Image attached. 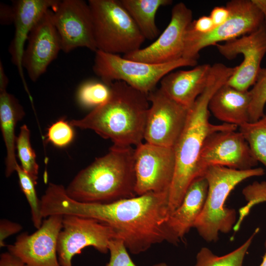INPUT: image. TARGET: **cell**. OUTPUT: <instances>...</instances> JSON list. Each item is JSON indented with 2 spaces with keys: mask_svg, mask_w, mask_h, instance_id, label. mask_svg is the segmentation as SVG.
Returning <instances> with one entry per match:
<instances>
[{
  "mask_svg": "<svg viewBox=\"0 0 266 266\" xmlns=\"http://www.w3.org/2000/svg\"><path fill=\"white\" fill-rule=\"evenodd\" d=\"M251 152L259 162L266 166V114L254 122H248L239 126Z\"/></svg>",
  "mask_w": 266,
  "mask_h": 266,
  "instance_id": "obj_25",
  "label": "cell"
},
{
  "mask_svg": "<svg viewBox=\"0 0 266 266\" xmlns=\"http://www.w3.org/2000/svg\"><path fill=\"white\" fill-rule=\"evenodd\" d=\"M225 58L232 60L241 54L242 62L236 66L226 84L238 90L247 91L255 83L261 69L262 61L266 54V25L255 32L216 45Z\"/></svg>",
  "mask_w": 266,
  "mask_h": 266,
  "instance_id": "obj_15",
  "label": "cell"
},
{
  "mask_svg": "<svg viewBox=\"0 0 266 266\" xmlns=\"http://www.w3.org/2000/svg\"><path fill=\"white\" fill-rule=\"evenodd\" d=\"M189 28L196 32L206 33L214 29V25L209 16H202L193 21Z\"/></svg>",
  "mask_w": 266,
  "mask_h": 266,
  "instance_id": "obj_34",
  "label": "cell"
},
{
  "mask_svg": "<svg viewBox=\"0 0 266 266\" xmlns=\"http://www.w3.org/2000/svg\"><path fill=\"white\" fill-rule=\"evenodd\" d=\"M252 1L263 14L265 24L266 25V0H252Z\"/></svg>",
  "mask_w": 266,
  "mask_h": 266,
  "instance_id": "obj_39",
  "label": "cell"
},
{
  "mask_svg": "<svg viewBox=\"0 0 266 266\" xmlns=\"http://www.w3.org/2000/svg\"><path fill=\"white\" fill-rule=\"evenodd\" d=\"M208 183L204 176L194 179L179 206L168 217L167 226L177 244L194 228L206 199Z\"/></svg>",
  "mask_w": 266,
  "mask_h": 266,
  "instance_id": "obj_20",
  "label": "cell"
},
{
  "mask_svg": "<svg viewBox=\"0 0 266 266\" xmlns=\"http://www.w3.org/2000/svg\"><path fill=\"white\" fill-rule=\"evenodd\" d=\"M0 266H25V265L19 259L8 251L0 255Z\"/></svg>",
  "mask_w": 266,
  "mask_h": 266,
  "instance_id": "obj_37",
  "label": "cell"
},
{
  "mask_svg": "<svg viewBox=\"0 0 266 266\" xmlns=\"http://www.w3.org/2000/svg\"><path fill=\"white\" fill-rule=\"evenodd\" d=\"M153 266H169L165 263H159L154 265Z\"/></svg>",
  "mask_w": 266,
  "mask_h": 266,
  "instance_id": "obj_41",
  "label": "cell"
},
{
  "mask_svg": "<svg viewBox=\"0 0 266 266\" xmlns=\"http://www.w3.org/2000/svg\"><path fill=\"white\" fill-rule=\"evenodd\" d=\"M169 192H149L108 203L77 201L64 187L50 194L46 203L48 215H75L95 219L109 226L132 254L144 252L153 245H176L166 224Z\"/></svg>",
  "mask_w": 266,
  "mask_h": 266,
  "instance_id": "obj_1",
  "label": "cell"
},
{
  "mask_svg": "<svg viewBox=\"0 0 266 266\" xmlns=\"http://www.w3.org/2000/svg\"><path fill=\"white\" fill-rule=\"evenodd\" d=\"M97 50L124 55L140 48L145 38L121 0H89Z\"/></svg>",
  "mask_w": 266,
  "mask_h": 266,
  "instance_id": "obj_6",
  "label": "cell"
},
{
  "mask_svg": "<svg viewBox=\"0 0 266 266\" xmlns=\"http://www.w3.org/2000/svg\"><path fill=\"white\" fill-rule=\"evenodd\" d=\"M259 230L257 228L240 246L223 256H218L209 248L202 247L196 255L195 266H242L245 256Z\"/></svg>",
  "mask_w": 266,
  "mask_h": 266,
  "instance_id": "obj_24",
  "label": "cell"
},
{
  "mask_svg": "<svg viewBox=\"0 0 266 266\" xmlns=\"http://www.w3.org/2000/svg\"><path fill=\"white\" fill-rule=\"evenodd\" d=\"M242 193L247 203L238 210V217L233 228L234 232L238 231L243 221L254 206L266 201V181H255L244 187Z\"/></svg>",
  "mask_w": 266,
  "mask_h": 266,
  "instance_id": "obj_29",
  "label": "cell"
},
{
  "mask_svg": "<svg viewBox=\"0 0 266 266\" xmlns=\"http://www.w3.org/2000/svg\"><path fill=\"white\" fill-rule=\"evenodd\" d=\"M58 0H16L12 2L14 10L15 33L9 51L13 64L16 66L24 88L30 99L32 97L25 79L23 57L25 44L29 34L43 15L53 8Z\"/></svg>",
  "mask_w": 266,
  "mask_h": 266,
  "instance_id": "obj_18",
  "label": "cell"
},
{
  "mask_svg": "<svg viewBox=\"0 0 266 266\" xmlns=\"http://www.w3.org/2000/svg\"><path fill=\"white\" fill-rule=\"evenodd\" d=\"M25 266H29L25 265Z\"/></svg>",
  "mask_w": 266,
  "mask_h": 266,
  "instance_id": "obj_42",
  "label": "cell"
},
{
  "mask_svg": "<svg viewBox=\"0 0 266 266\" xmlns=\"http://www.w3.org/2000/svg\"><path fill=\"white\" fill-rule=\"evenodd\" d=\"M265 246L266 247V240L265 242ZM259 266H266V251L263 257L262 262Z\"/></svg>",
  "mask_w": 266,
  "mask_h": 266,
  "instance_id": "obj_40",
  "label": "cell"
},
{
  "mask_svg": "<svg viewBox=\"0 0 266 266\" xmlns=\"http://www.w3.org/2000/svg\"><path fill=\"white\" fill-rule=\"evenodd\" d=\"M22 226L17 223L7 219H1L0 221V247L6 246L4 240L9 236L19 232Z\"/></svg>",
  "mask_w": 266,
  "mask_h": 266,
  "instance_id": "obj_33",
  "label": "cell"
},
{
  "mask_svg": "<svg viewBox=\"0 0 266 266\" xmlns=\"http://www.w3.org/2000/svg\"><path fill=\"white\" fill-rule=\"evenodd\" d=\"M103 103L83 118L69 122L73 127L94 131L113 145L135 146L142 143L150 107L147 95L126 83L116 81Z\"/></svg>",
  "mask_w": 266,
  "mask_h": 266,
  "instance_id": "obj_3",
  "label": "cell"
},
{
  "mask_svg": "<svg viewBox=\"0 0 266 266\" xmlns=\"http://www.w3.org/2000/svg\"><path fill=\"white\" fill-rule=\"evenodd\" d=\"M51 10L62 51L67 53L78 47L97 50L88 3L82 0H59Z\"/></svg>",
  "mask_w": 266,
  "mask_h": 266,
  "instance_id": "obj_12",
  "label": "cell"
},
{
  "mask_svg": "<svg viewBox=\"0 0 266 266\" xmlns=\"http://www.w3.org/2000/svg\"><path fill=\"white\" fill-rule=\"evenodd\" d=\"M226 6L230 12L228 20L211 32L199 33L188 27L183 58L197 60L204 48L251 33L265 25L263 14L252 0H232Z\"/></svg>",
  "mask_w": 266,
  "mask_h": 266,
  "instance_id": "obj_8",
  "label": "cell"
},
{
  "mask_svg": "<svg viewBox=\"0 0 266 266\" xmlns=\"http://www.w3.org/2000/svg\"><path fill=\"white\" fill-rule=\"evenodd\" d=\"M108 249L110 257L105 266H136L130 257L124 242L120 239H111Z\"/></svg>",
  "mask_w": 266,
  "mask_h": 266,
  "instance_id": "obj_32",
  "label": "cell"
},
{
  "mask_svg": "<svg viewBox=\"0 0 266 266\" xmlns=\"http://www.w3.org/2000/svg\"><path fill=\"white\" fill-rule=\"evenodd\" d=\"M63 216H49L33 233H21L12 244L6 245L8 251L27 266H61L57 248Z\"/></svg>",
  "mask_w": 266,
  "mask_h": 266,
  "instance_id": "obj_16",
  "label": "cell"
},
{
  "mask_svg": "<svg viewBox=\"0 0 266 266\" xmlns=\"http://www.w3.org/2000/svg\"><path fill=\"white\" fill-rule=\"evenodd\" d=\"M25 112L18 100L6 91L0 92V126L5 143L6 155L5 174L10 177L18 165L15 149L17 123L25 116Z\"/></svg>",
  "mask_w": 266,
  "mask_h": 266,
  "instance_id": "obj_22",
  "label": "cell"
},
{
  "mask_svg": "<svg viewBox=\"0 0 266 266\" xmlns=\"http://www.w3.org/2000/svg\"><path fill=\"white\" fill-rule=\"evenodd\" d=\"M250 92V122H254L266 115L264 108L266 104V68H261Z\"/></svg>",
  "mask_w": 266,
  "mask_h": 266,
  "instance_id": "obj_30",
  "label": "cell"
},
{
  "mask_svg": "<svg viewBox=\"0 0 266 266\" xmlns=\"http://www.w3.org/2000/svg\"><path fill=\"white\" fill-rule=\"evenodd\" d=\"M150 105L144 134L146 142L174 147L185 127L190 108L174 100L159 88L147 95Z\"/></svg>",
  "mask_w": 266,
  "mask_h": 266,
  "instance_id": "obj_10",
  "label": "cell"
},
{
  "mask_svg": "<svg viewBox=\"0 0 266 266\" xmlns=\"http://www.w3.org/2000/svg\"><path fill=\"white\" fill-rule=\"evenodd\" d=\"M197 60L181 58L168 63L152 64L97 50L93 70L108 86L116 81H123L147 95L169 72L181 67L197 66Z\"/></svg>",
  "mask_w": 266,
  "mask_h": 266,
  "instance_id": "obj_7",
  "label": "cell"
},
{
  "mask_svg": "<svg viewBox=\"0 0 266 266\" xmlns=\"http://www.w3.org/2000/svg\"><path fill=\"white\" fill-rule=\"evenodd\" d=\"M250 90L241 91L226 83L211 97L208 108L215 118L224 123L240 126L250 122Z\"/></svg>",
  "mask_w": 266,
  "mask_h": 266,
  "instance_id": "obj_21",
  "label": "cell"
},
{
  "mask_svg": "<svg viewBox=\"0 0 266 266\" xmlns=\"http://www.w3.org/2000/svg\"><path fill=\"white\" fill-rule=\"evenodd\" d=\"M114 238L113 230L102 222L89 218L64 215L57 241L59 263L61 266H72V258L88 246L106 253L109 241Z\"/></svg>",
  "mask_w": 266,
  "mask_h": 266,
  "instance_id": "obj_9",
  "label": "cell"
},
{
  "mask_svg": "<svg viewBox=\"0 0 266 266\" xmlns=\"http://www.w3.org/2000/svg\"><path fill=\"white\" fill-rule=\"evenodd\" d=\"M15 171L18 175L21 189L30 207L33 225L38 229L42 224L43 217L41 214L40 200L37 197L35 188L36 183L19 164Z\"/></svg>",
  "mask_w": 266,
  "mask_h": 266,
  "instance_id": "obj_27",
  "label": "cell"
},
{
  "mask_svg": "<svg viewBox=\"0 0 266 266\" xmlns=\"http://www.w3.org/2000/svg\"><path fill=\"white\" fill-rule=\"evenodd\" d=\"M110 92V86L103 82L90 80L84 82L79 87L77 99L83 107L94 108L106 100Z\"/></svg>",
  "mask_w": 266,
  "mask_h": 266,
  "instance_id": "obj_28",
  "label": "cell"
},
{
  "mask_svg": "<svg viewBox=\"0 0 266 266\" xmlns=\"http://www.w3.org/2000/svg\"><path fill=\"white\" fill-rule=\"evenodd\" d=\"M211 65L202 64L188 70L171 71L160 81V88L169 98L191 107L206 88Z\"/></svg>",
  "mask_w": 266,
  "mask_h": 266,
  "instance_id": "obj_19",
  "label": "cell"
},
{
  "mask_svg": "<svg viewBox=\"0 0 266 266\" xmlns=\"http://www.w3.org/2000/svg\"><path fill=\"white\" fill-rule=\"evenodd\" d=\"M9 80L4 70L2 62L0 61V92L6 91Z\"/></svg>",
  "mask_w": 266,
  "mask_h": 266,
  "instance_id": "obj_38",
  "label": "cell"
},
{
  "mask_svg": "<svg viewBox=\"0 0 266 266\" xmlns=\"http://www.w3.org/2000/svg\"><path fill=\"white\" fill-rule=\"evenodd\" d=\"M134 153L132 146L113 145L77 174L66 188V194L77 201L98 203L137 196Z\"/></svg>",
  "mask_w": 266,
  "mask_h": 266,
  "instance_id": "obj_4",
  "label": "cell"
},
{
  "mask_svg": "<svg viewBox=\"0 0 266 266\" xmlns=\"http://www.w3.org/2000/svg\"><path fill=\"white\" fill-rule=\"evenodd\" d=\"M192 19V10L182 2L177 3L172 8L169 24L154 42L123 57L152 64L168 63L183 58L185 33Z\"/></svg>",
  "mask_w": 266,
  "mask_h": 266,
  "instance_id": "obj_13",
  "label": "cell"
},
{
  "mask_svg": "<svg viewBox=\"0 0 266 266\" xmlns=\"http://www.w3.org/2000/svg\"><path fill=\"white\" fill-rule=\"evenodd\" d=\"M234 70V67L221 63L212 65L206 88L189 109L185 127L173 147L175 164L169 191V214L179 206L192 181L202 176L199 162L206 138L216 132L236 130L237 128V126L229 124H211L208 108L211 97L227 82Z\"/></svg>",
  "mask_w": 266,
  "mask_h": 266,
  "instance_id": "obj_2",
  "label": "cell"
},
{
  "mask_svg": "<svg viewBox=\"0 0 266 266\" xmlns=\"http://www.w3.org/2000/svg\"><path fill=\"white\" fill-rule=\"evenodd\" d=\"M258 162L241 132L224 130L210 134L203 144L199 162L202 176L209 166H225L238 170L255 168Z\"/></svg>",
  "mask_w": 266,
  "mask_h": 266,
  "instance_id": "obj_14",
  "label": "cell"
},
{
  "mask_svg": "<svg viewBox=\"0 0 266 266\" xmlns=\"http://www.w3.org/2000/svg\"><path fill=\"white\" fill-rule=\"evenodd\" d=\"M73 127L64 119H60L53 123L48 129L47 141L58 147H64L73 139L74 133Z\"/></svg>",
  "mask_w": 266,
  "mask_h": 266,
  "instance_id": "obj_31",
  "label": "cell"
},
{
  "mask_svg": "<svg viewBox=\"0 0 266 266\" xmlns=\"http://www.w3.org/2000/svg\"><path fill=\"white\" fill-rule=\"evenodd\" d=\"M31 133L26 125L20 128L17 136L16 149L22 168L37 184L39 166L36 160V154L31 143Z\"/></svg>",
  "mask_w": 266,
  "mask_h": 266,
  "instance_id": "obj_26",
  "label": "cell"
},
{
  "mask_svg": "<svg viewBox=\"0 0 266 266\" xmlns=\"http://www.w3.org/2000/svg\"><path fill=\"white\" fill-rule=\"evenodd\" d=\"M230 12L226 6H216L211 11V18L214 28L224 23L229 17Z\"/></svg>",
  "mask_w": 266,
  "mask_h": 266,
  "instance_id": "obj_35",
  "label": "cell"
},
{
  "mask_svg": "<svg viewBox=\"0 0 266 266\" xmlns=\"http://www.w3.org/2000/svg\"><path fill=\"white\" fill-rule=\"evenodd\" d=\"M144 37L153 40L157 38L160 31L155 21L158 9L169 5L171 0H121Z\"/></svg>",
  "mask_w": 266,
  "mask_h": 266,
  "instance_id": "obj_23",
  "label": "cell"
},
{
  "mask_svg": "<svg viewBox=\"0 0 266 266\" xmlns=\"http://www.w3.org/2000/svg\"><path fill=\"white\" fill-rule=\"evenodd\" d=\"M23 57V66L35 82L46 71L61 50L59 35L53 22L51 9L46 12L30 32Z\"/></svg>",
  "mask_w": 266,
  "mask_h": 266,
  "instance_id": "obj_17",
  "label": "cell"
},
{
  "mask_svg": "<svg viewBox=\"0 0 266 266\" xmlns=\"http://www.w3.org/2000/svg\"><path fill=\"white\" fill-rule=\"evenodd\" d=\"M265 173L262 167L238 170L213 166L204 170V176L208 183V191L203 209L194 228L206 241L216 242L220 232L227 233L233 229L237 219L234 209L225 206L230 193L240 183Z\"/></svg>",
  "mask_w": 266,
  "mask_h": 266,
  "instance_id": "obj_5",
  "label": "cell"
},
{
  "mask_svg": "<svg viewBox=\"0 0 266 266\" xmlns=\"http://www.w3.org/2000/svg\"><path fill=\"white\" fill-rule=\"evenodd\" d=\"M173 147L141 143L134 153L137 196L149 192H169L175 169Z\"/></svg>",
  "mask_w": 266,
  "mask_h": 266,
  "instance_id": "obj_11",
  "label": "cell"
},
{
  "mask_svg": "<svg viewBox=\"0 0 266 266\" xmlns=\"http://www.w3.org/2000/svg\"><path fill=\"white\" fill-rule=\"evenodd\" d=\"M14 13L12 6L0 3V22L3 25H8L14 23Z\"/></svg>",
  "mask_w": 266,
  "mask_h": 266,
  "instance_id": "obj_36",
  "label": "cell"
}]
</instances>
